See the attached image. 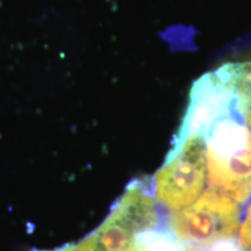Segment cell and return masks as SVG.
<instances>
[{
  "label": "cell",
  "mask_w": 251,
  "mask_h": 251,
  "mask_svg": "<svg viewBox=\"0 0 251 251\" xmlns=\"http://www.w3.org/2000/svg\"><path fill=\"white\" fill-rule=\"evenodd\" d=\"M213 188L243 205L251 196V130L237 103L201 134Z\"/></svg>",
  "instance_id": "cell-1"
},
{
  "label": "cell",
  "mask_w": 251,
  "mask_h": 251,
  "mask_svg": "<svg viewBox=\"0 0 251 251\" xmlns=\"http://www.w3.org/2000/svg\"><path fill=\"white\" fill-rule=\"evenodd\" d=\"M155 199L142 181H133L101 226L71 251H126L137 234L158 224Z\"/></svg>",
  "instance_id": "cell-2"
},
{
  "label": "cell",
  "mask_w": 251,
  "mask_h": 251,
  "mask_svg": "<svg viewBox=\"0 0 251 251\" xmlns=\"http://www.w3.org/2000/svg\"><path fill=\"white\" fill-rule=\"evenodd\" d=\"M206 175L205 139L202 135H193L171 147L153 179L156 199L172 212L181 211L202 193Z\"/></svg>",
  "instance_id": "cell-3"
},
{
  "label": "cell",
  "mask_w": 251,
  "mask_h": 251,
  "mask_svg": "<svg viewBox=\"0 0 251 251\" xmlns=\"http://www.w3.org/2000/svg\"><path fill=\"white\" fill-rule=\"evenodd\" d=\"M240 221L237 203L220 191L211 188L192 205L172 212L169 228L181 242L209 247L218 241L234 238Z\"/></svg>",
  "instance_id": "cell-4"
},
{
  "label": "cell",
  "mask_w": 251,
  "mask_h": 251,
  "mask_svg": "<svg viewBox=\"0 0 251 251\" xmlns=\"http://www.w3.org/2000/svg\"><path fill=\"white\" fill-rule=\"evenodd\" d=\"M134 247L139 251H185L186 244L170 228L155 227L144 229L135 237Z\"/></svg>",
  "instance_id": "cell-5"
},
{
  "label": "cell",
  "mask_w": 251,
  "mask_h": 251,
  "mask_svg": "<svg viewBox=\"0 0 251 251\" xmlns=\"http://www.w3.org/2000/svg\"><path fill=\"white\" fill-rule=\"evenodd\" d=\"M234 80L238 107L251 130V61L234 63Z\"/></svg>",
  "instance_id": "cell-6"
},
{
  "label": "cell",
  "mask_w": 251,
  "mask_h": 251,
  "mask_svg": "<svg viewBox=\"0 0 251 251\" xmlns=\"http://www.w3.org/2000/svg\"><path fill=\"white\" fill-rule=\"evenodd\" d=\"M240 244L251 250V206L248 208L240 228Z\"/></svg>",
  "instance_id": "cell-7"
},
{
  "label": "cell",
  "mask_w": 251,
  "mask_h": 251,
  "mask_svg": "<svg viewBox=\"0 0 251 251\" xmlns=\"http://www.w3.org/2000/svg\"><path fill=\"white\" fill-rule=\"evenodd\" d=\"M185 251H208V249H205V247L193 246V244H187Z\"/></svg>",
  "instance_id": "cell-8"
},
{
  "label": "cell",
  "mask_w": 251,
  "mask_h": 251,
  "mask_svg": "<svg viewBox=\"0 0 251 251\" xmlns=\"http://www.w3.org/2000/svg\"><path fill=\"white\" fill-rule=\"evenodd\" d=\"M72 249V244L70 246H67V247H63L61 249H55V250H40V251H71Z\"/></svg>",
  "instance_id": "cell-9"
},
{
  "label": "cell",
  "mask_w": 251,
  "mask_h": 251,
  "mask_svg": "<svg viewBox=\"0 0 251 251\" xmlns=\"http://www.w3.org/2000/svg\"><path fill=\"white\" fill-rule=\"evenodd\" d=\"M126 251H139V250H137L136 248H135V247L133 246V247H130L129 249H128V250H126Z\"/></svg>",
  "instance_id": "cell-10"
}]
</instances>
